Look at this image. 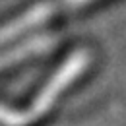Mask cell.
Listing matches in <instances>:
<instances>
[{"label": "cell", "mask_w": 126, "mask_h": 126, "mask_svg": "<svg viewBox=\"0 0 126 126\" xmlns=\"http://www.w3.org/2000/svg\"><path fill=\"white\" fill-rule=\"evenodd\" d=\"M99 54L91 45H68L50 60L47 74L21 97H0V126H60L93 78Z\"/></svg>", "instance_id": "cell-1"}, {"label": "cell", "mask_w": 126, "mask_h": 126, "mask_svg": "<svg viewBox=\"0 0 126 126\" xmlns=\"http://www.w3.org/2000/svg\"><path fill=\"white\" fill-rule=\"evenodd\" d=\"M126 0H25L0 14V74L41 54L50 39Z\"/></svg>", "instance_id": "cell-2"}]
</instances>
